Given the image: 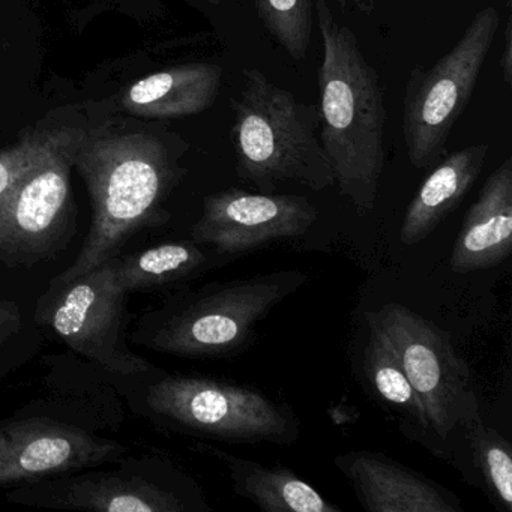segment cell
<instances>
[{
	"label": "cell",
	"instance_id": "cell-11",
	"mask_svg": "<svg viewBox=\"0 0 512 512\" xmlns=\"http://www.w3.org/2000/svg\"><path fill=\"white\" fill-rule=\"evenodd\" d=\"M127 449L53 419L0 422V488L34 484L119 460Z\"/></svg>",
	"mask_w": 512,
	"mask_h": 512
},
{
	"label": "cell",
	"instance_id": "cell-22",
	"mask_svg": "<svg viewBox=\"0 0 512 512\" xmlns=\"http://www.w3.org/2000/svg\"><path fill=\"white\" fill-rule=\"evenodd\" d=\"M64 130L29 134L13 148L0 152V203L50 154Z\"/></svg>",
	"mask_w": 512,
	"mask_h": 512
},
{
	"label": "cell",
	"instance_id": "cell-8",
	"mask_svg": "<svg viewBox=\"0 0 512 512\" xmlns=\"http://www.w3.org/2000/svg\"><path fill=\"white\" fill-rule=\"evenodd\" d=\"M53 290L46 322L70 349L122 376L151 370L152 365L131 353L125 343L130 293L119 281L118 257Z\"/></svg>",
	"mask_w": 512,
	"mask_h": 512
},
{
	"label": "cell",
	"instance_id": "cell-15",
	"mask_svg": "<svg viewBox=\"0 0 512 512\" xmlns=\"http://www.w3.org/2000/svg\"><path fill=\"white\" fill-rule=\"evenodd\" d=\"M221 82L220 65H178L133 83L121 98V106L125 112L142 118H187L212 107L220 94Z\"/></svg>",
	"mask_w": 512,
	"mask_h": 512
},
{
	"label": "cell",
	"instance_id": "cell-25",
	"mask_svg": "<svg viewBox=\"0 0 512 512\" xmlns=\"http://www.w3.org/2000/svg\"><path fill=\"white\" fill-rule=\"evenodd\" d=\"M337 2L340 10H347V8H352V10L359 11V13L364 14V16H371L376 10V0H335Z\"/></svg>",
	"mask_w": 512,
	"mask_h": 512
},
{
	"label": "cell",
	"instance_id": "cell-9",
	"mask_svg": "<svg viewBox=\"0 0 512 512\" xmlns=\"http://www.w3.org/2000/svg\"><path fill=\"white\" fill-rule=\"evenodd\" d=\"M79 133L65 128L50 154L0 203V260L7 265H34L62 244Z\"/></svg>",
	"mask_w": 512,
	"mask_h": 512
},
{
	"label": "cell",
	"instance_id": "cell-4",
	"mask_svg": "<svg viewBox=\"0 0 512 512\" xmlns=\"http://www.w3.org/2000/svg\"><path fill=\"white\" fill-rule=\"evenodd\" d=\"M307 280L301 271H278L209 284L160 320L148 346L179 358L233 355L248 346L256 326Z\"/></svg>",
	"mask_w": 512,
	"mask_h": 512
},
{
	"label": "cell",
	"instance_id": "cell-5",
	"mask_svg": "<svg viewBox=\"0 0 512 512\" xmlns=\"http://www.w3.org/2000/svg\"><path fill=\"white\" fill-rule=\"evenodd\" d=\"M500 28L499 11H479L458 43L430 68L410 71L403 100V139L416 170L439 163L466 110Z\"/></svg>",
	"mask_w": 512,
	"mask_h": 512
},
{
	"label": "cell",
	"instance_id": "cell-24",
	"mask_svg": "<svg viewBox=\"0 0 512 512\" xmlns=\"http://www.w3.org/2000/svg\"><path fill=\"white\" fill-rule=\"evenodd\" d=\"M500 71H502L503 82L511 85L512 80V25L511 17L506 22L503 31V50L500 55Z\"/></svg>",
	"mask_w": 512,
	"mask_h": 512
},
{
	"label": "cell",
	"instance_id": "cell-7",
	"mask_svg": "<svg viewBox=\"0 0 512 512\" xmlns=\"http://www.w3.org/2000/svg\"><path fill=\"white\" fill-rule=\"evenodd\" d=\"M367 322L385 332L421 400L430 430L448 440L475 392L469 367L455 350L451 334L397 302L370 311Z\"/></svg>",
	"mask_w": 512,
	"mask_h": 512
},
{
	"label": "cell",
	"instance_id": "cell-12",
	"mask_svg": "<svg viewBox=\"0 0 512 512\" xmlns=\"http://www.w3.org/2000/svg\"><path fill=\"white\" fill-rule=\"evenodd\" d=\"M38 488H22L8 499L46 508L92 512H182L181 497L160 485L122 473H85L58 476Z\"/></svg>",
	"mask_w": 512,
	"mask_h": 512
},
{
	"label": "cell",
	"instance_id": "cell-10",
	"mask_svg": "<svg viewBox=\"0 0 512 512\" xmlns=\"http://www.w3.org/2000/svg\"><path fill=\"white\" fill-rule=\"evenodd\" d=\"M316 220L317 209L307 197L229 188L206 197L191 241L218 256H242L302 238Z\"/></svg>",
	"mask_w": 512,
	"mask_h": 512
},
{
	"label": "cell",
	"instance_id": "cell-13",
	"mask_svg": "<svg viewBox=\"0 0 512 512\" xmlns=\"http://www.w3.org/2000/svg\"><path fill=\"white\" fill-rule=\"evenodd\" d=\"M335 466L367 512H463L454 493L380 452L352 451Z\"/></svg>",
	"mask_w": 512,
	"mask_h": 512
},
{
	"label": "cell",
	"instance_id": "cell-14",
	"mask_svg": "<svg viewBox=\"0 0 512 512\" xmlns=\"http://www.w3.org/2000/svg\"><path fill=\"white\" fill-rule=\"evenodd\" d=\"M511 250L512 160L506 158L467 211L449 262L458 274H469L499 265Z\"/></svg>",
	"mask_w": 512,
	"mask_h": 512
},
{
	"label": "cell",
	"instance_id": "cell-6",
	"mask_svg": "<svg viewBox=\"0 0 512 512\" xmlns=\"http://www.w3.org/2000/svg\"><path fill=\"white\" fill-rule=\"evenodd\" d=\"M155 415L185 433L230 443L290 445L299 421L286 404L259 389L203 376H169L148 389Z\"/></svg>",
	"mask_w": 512,
	"mask_h": 512
},
{
	"label": "cell",
	"instance_id": "cell-2",
	"mask_svg": "<svg viewBox=\"0 0 512 512\" xmlns=\"http://www.w3.org/2000/svg\"><path fill=\"white\" fill-rule=\"evenodd\" d=\"M323 56L319 67L320 143L335 185L359 215L376 205L385 170L386 107L382 82L331 0H314Z\"/></svg>",
	"mask_w": 512,
	"mask_h": 512
},
{
	"label": "cell",
	"instance_id": "cell-18",
	"mask_svg": "<svg viewBox=\"0 0 512 512\" xmlns=\"http://www.w3.org/2000/svg\"><path fill=\"white\" fill-rule=\"evenodd\" d=\"M203 245L167 242L130 256H118V277L128 293L155 290L200 271L209 262Z\"/></svg>",
	"mask_w": 512,
	"mask_h": 512
},
{
	"label": "cell",
	"instance_id": "cell-19",
	"mask_svg": "<svg viewBox=\"0 0 512 512\" xmlns=\"http://www.w3.org/2000/svg\"><path fill=\"white\" fill-rule=\"evenodd\" d=\"M368 328L370 335L364 352V368L368 382L382 398L383 403L394 407L395 412L406 418L407 424L424 433L431 431L421 400L413 389L391 341L374 323L368 322Z\"/></svg>",
	"mask_w": 512,
	"mask_h": 512
},
{
	"label": "cell",
	"instance_id": "cell-21",
	"mask_svg": "<svg viewBox=\"0 0 512 512\" xmlns=\"http://www.w3.org/2000/svg\"><path fill=\"white\" fill-rule=\"evenodd\" d=\"M269 37L296 62L305 61L314 28V0H253Z\"/></svg>",
	"mask_w": 512,
	"mask_h": 512
},
{
	"label": "cell",
	"instance_id": "cell-20",
	"mask_svg": "<svg viewBox=\"0 0 512 512\" xmlns=\"http://www.w3.org/2000/svg\"><path fill=\"white\" fill-rule=\"evenodd\" d=\"M466 430L470 449L476 467L484 478L485 487L494 499L499 500L500 508L512 511V451L508 440L487 427L479 415L478 400L473 392L461 413L460 422Z\"/></svg>",
	"mask_w": 512,
	"mask_h": 512
},
{
	"label": "cell",
	"instance_id": "cell-1",
	"mask_svg": "<svg viewBox=\"0 0 512 512\" xmlns=\"http://www.w3.org/2000/svg\"><path fill=\"white\" fill-rule=\"evenodd\" d=\"M182 140L149 133H79L71 164L85 181L92 200V226L73 265L53 286L76 280L121 250L140 230L163 226L164 208L185 169Z\"/></svg>",
	"mask_w": 512,
	"mask_h": 512
},
{
	"label": "cell",
	"instance_id": "cell-23",
	"mask_svg": "<svg viewBox=\"0 0 512 512\" xmlns=\"http://www.w3.org/2000/svg\"><path fill=\"white\" fill-rule=\"evenodd\" d=\"M22 328V314L19 307L14 302L0 301V358L5 349L13 346Z\"/></svg>",
	"mask_w": 512,
	"mask_h": 512
},
{
	"label": "cell",
	"instance_id": "cell-16",
	"mask_svg": "<svg viewBox=\"0 0 512 512\" xmlns=\"http://www.w3.org/2000/svg\"><path fill=\"white\" fill-rule=\"evenodd\" d=\"M488 152V143H478L458 149L436 164L404 212L401 244L412 247L424 241L457 209L478 181Z\"/></svg>",
	"mask_w": 512,
	"mask_h": 512
},
{
	"label": "cell",
	"instance_id": "cell-26",
	"mask_svg": "<svg viewBox=\"0 0 512 512\" xmlns=\"http://www.w3.org/2000/svg\"><path fill=\"white\" fill-rule=\"evenodd\" d=\"M206 2H209V4H212V5H218V4H221V2H223V0H206Z\"/></svg>",
	"mask_w": 512,
	"mask_h": 512
},
{
	"label": "cell",
	"instance_id": "cell-17",
	"mask_svg": "<svg viewBox=\"0 0 512 512\" xmlns=\"http://www.w3.org/2000/svg\"><path fill=\"white\" fill-rule=\"evenodd\" d=\"M202 449L226 464L235 493L250 500L262 511L341 512V508L329 503L316 488L302 481L287 467H266L212 446L205 445Z\"/></svg>",
	"mask_w": 512,
	"mask_h": 512
},
{
	"label": "cell",
	"instance_id": "cell-3",
	"mask_svg": "<svg viewBox=\"0 0 512 512\" xmlns=\"http://www.w3.org/2000/svg\"><path fill=\"white\" fill-rule=\"evenodd\" d=\"M230 143L236 173L260 193L295 182L313 191L335 185L319 139V107L299 101L257 70L242 71V88L230 101Z\"/></svg>",
	"mask_w": 512,
	"mask_h": 512
}]
</instances>
